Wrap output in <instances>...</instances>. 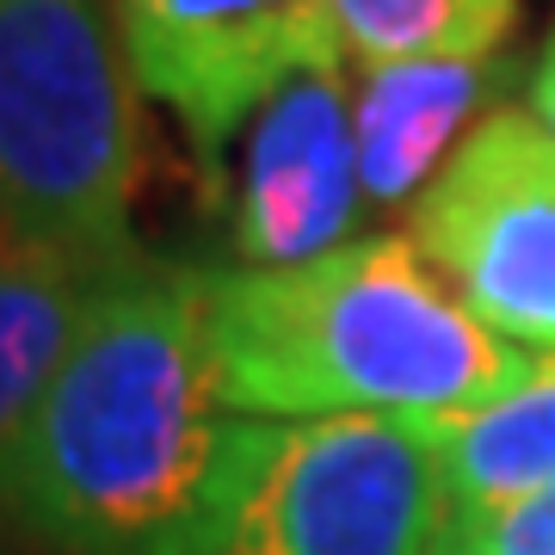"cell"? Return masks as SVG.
Segmentation results:
<instances>
[{"mask_svg":"<svg viewBox=\"0 0 555 555\" xmlns=\"http://www.w3.org/2000/svg\"><path fill=\"white\" fill-rule=\"evenodd\" d=\"M204 272L130 254L0 456V506L62 555H185L235 414L204 339Z\"/></svg>","mask_w":555,"mask_h":555,"instance_id":"1","label":"cell"},{"mask_svg":"<svg viewBox=\"0 0 555 555\" xmlns=\"http://www.w3.org/2000/svg\"><path fill=\"white\" fill-rule=\"evenodd\" d=\"M204 339L235 420H438L525 377L414 235H358L284 272H204Z\"/></svg>","mask_w":555,"mask_h":555,"instance_id":"2","label":"cell"},{"mask_svg":"<svg viewBox=\"0 0 555 555\" xmlns=\"http://www.w3.org/2000/svg\"><path fill=\"white\" fill-rule=\"evenodd\" d=\"M137 80L105 0H0V235L137 247Z\"/></svg>","mask_w":555,"mask_h":555,"instance_id":"3","label":"cell"},{"mask_svg":"<svg viewBox=\"0 0 555 555\" xmlns=\"http://www.w3.org/2000/svg\"><path fill=\"white\" fill-rule=\"evenodd\" d=\"M444 537L426 420H235L185 555H444Z\"/></svg>","mask_w":555,"mask_h":555,"instance_id":"4","label":"cell"},{"mask_svg":"<svg viewBox=\"0 0 555 555\" xmlns=\"http://www.w3.org/2000/svg\"><path fill=\"white\" fill-rule=\"evenodd\" d=\"M408 235L488 334L555 352V137L531 112H488L420 192Z\"/></svg>","mask_w":555,"mask_h":555,"instance_id":"5","label":"cell"},{"mask_svg":"<svg viewBox=\"0 0 555 555\" xmlns=\"http://www.w3.org/2000/svg\"><path fill=\"white\" fill-rule=\"evenodd\" d=\"M137 93L167 105L217 179L229 142L284 80L346 68L327 0H105Z\"/></svg>","mask_w":555,"mask_h":555,"instance_id":"6","label":"cell"},{"mask_svg":"<svg viewBox=\"0 0 555 555\" xmlns=\"http://www.w3.org/2000/svg\"><path fill=\"white\" fill-rule=\"evenodd\" d=\"M358 179L346 68H309L284 80L241 130L229 254L241 272H284L358 241Z\"/></svg>","mask_w":555,"mask_h":555,"instance_id":"7","label":"cell"},{"mask_svg":"<svg viewBox=\"0 0 555 555\" xmlns=\"http://www.w3.org/2000/svg\"><path fill=\"white\" fill-rule=\"evenodd\" d=\"M518 80L513 50L488 56H426L358 68L352 142L364 210H414L438 167L463 149V130L500 112V93Z\"/></svg>","mask_w":555,"mask_h":555,"instance_id":"8","label":"cell"},{"mask_svg":"<svg viewBox=\"0 0 555 555\" xmlns=\"http://www.w3.org/2000/svg\"><path fill=\"white\" fill-rule=\"evenodd\" d=\"M124 254L130 247L100 254L68 241L0 235V456L43 401Z\"/></svg>","mask_w":555,"mask_h":555,"instance_id":"9","label":"cell"},{"mask_svg":"<svg viewBox=\"0 0 555 555\" xmlns=\"http://www.w3.org/2000/svg\"><path fill=\"white\" fill-rule=\"evenodd\" d=\"M426 433L444 463V494L456 518L500 513L555 481V352L531 358L513 389L469 414H438Z\"/></svg>","mask_w":555,"mask_h":555,"instance_id":"10","label":"cell"},{"mask_svg":"<svg viewBox=\"0 0 555 555\" xmlns=\"http://www.w3.org/2000/svg\"><path fill=\"white\" fill-rule=\"evenodd\" d=\"M358 68L506 50L518 0H327Z\"/></svg>","mask_w":555,"mask_h":555,"instance_id":"11","label":"cell"},{"mask_svg":"<svg viewBox=\"0 0 555 555\" xmlns=\"http://www.w3.org/2000/svg\"><path fill=\"white\" fill-rule=\"evenodd\" d=\"M444 555H555V481L481 518H456Z\"/></svg>","mask_w":555,"mask_h":555,"instance_id":"12","label":"cell"},{"mask_svg":"<svg viewBox=\"0 0 555 555\" xmlns=\"http://www.w3.org/2000/svg\"><path fill=\"white\" fill-rule=\"evenodd\" d=\"M531 118L543 124L555 137V25H550V38H543V50H537V68H531Z\"/></svg>","mask_w":555,"mask_h":555,"instance_id":"13","label":"cell"}]
</instances>
